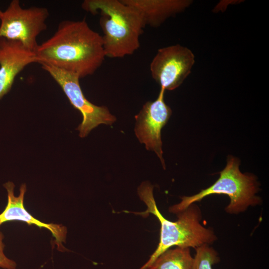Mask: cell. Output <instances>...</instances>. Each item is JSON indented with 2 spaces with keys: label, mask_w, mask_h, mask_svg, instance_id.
<instances>
[{
  "label": "cell",
  "mask_w": 269,
  "mask_h": 269,
  "mask_svg": "<svg viewBox=\"0 0 269 269\" xmlns=\"http://www.w3.org/2000/svg\"><path fill=\"white\" fill-rule=\"evenodd\" d=\"M38 63H45L77 75H93L106 57L102 37L85 19L61 21L49 38L34 51Z\"/></svg>",
  "instance_id": "obj_1"
},
{
  "label": "cell",
  "mask_w": 269,
  "mask_h": 269,
  "mask_svg": "<svg viewBox=\"0 0 269 269\" xmlns=\"http://www.w3.org/2000/svg\"><path fill=\"white\" fill-rule=\"evenodd\" d=\"M153 189V186L147 181L141 183L137 189L138 195L147 209L144 212L134 213L142 216L152 214L160 224L158 245L147 262L139 269H148L158 257L172 247L195 249L204 244L210 245L217 240L214 232L201 224V212L195 203L177 214L176 221L165 218L157 208Z\"/></svg>",
  "instance_id": "obj_2"
},
{
  "label": "cell",
  "mask_w": 269,
  "mask_h": 269,
  "mask_svg": "<svg viewBox=\"0 0 269 269\" xmlns=\"http://www.w3.org/2000/svg\"><path fill=\"white\" fill-rule=\"evenodd\" d=\"M82 7L93 14L100 12L99 23L106 57L123 58L139 48V37L145 26L135 9L121 0H85Z\"/></svg>",
  "instance_id": "obj_3"
},
{
  "label": "cell",
  "mask_w": 269,
  "mask_h": 269,
  "mask_svg": "<svg viewBox=\"0 0 269 269\" xmlns=\"http://www.w3.org/2000/svg\"><path fill=\"white\" fill-rule=\"evenodd\" d=\"M240 163L238 158L229 156L225 167L220 172L219 177L212 185L195 195L183 196L179 203L169 207V211L177 214L190 205L214 194L229 196L230 202L225 211L231 214H238L250 206L261 204V199L256 195L259 190L257 178L252 174L242 173Z\"/></svg>",
  "instance_id": "obj_4"
},
{
  "label": "cell",
  "mask_w": 269,
  "mask_h": 269,
  "mask_svg": "<svg viewBox=\"0 0 269 269\" xmlns=\"http://www.w3.org/2000/svg\"><path fill=\"white\" fill-rule=\"evenodd\" d=\"M48 9L43 7H21L19 0H12L3 11L0 21V37L20 42L34 51L38 46L36 38L47 28Z\"/></svg>",
  "instance_id": "obj_5"
},
{
  "label": "cell",
  "mask_w": 269,
  "mask_h": 269,
  "mask_svg": "<svg viewBox=\"0 0 269 269\" xmlns=\"http://www.w3.org/2000/svg\"><path fill=\"white\" fill-rule=\"evenodd\" d=\"M40 64L60 86L73 107L81 113L83 120L77 129L81 137H85L100 124L111 125L116 121L107 107L96 106L86 99L77 75L45 63Z\"/></svg>",
  "instance_id": "obj_6"
},
{
  "label": "cell",
  "mask_w": 269,
  "mask_h": 269,
  "mask_svg": "<svg viewBox=\"0 0 269 269\" xmlns=\"http://www.w3.org/2000/svg\"><path fill=\"white\" fill-rule=\"evenodd\" d=\"M192 51L176 44L159 49L150 64L152 78L164 91L173 90L190 74L195 63Z\"/></svg>",
  "instance_id": "obj_7"
},
{
  "label": "cell",
  "mask_w": 269,
  "mask_h": 269,
  "mask_svg": "<svg viewBox=\"0 0 269 269\" xmlns=\"http://www.w3.org/2000/svg\"><path fill=\"white\" fill-rule=\"evenodd\" d=\"M164 92L160 89L155 100L148 101L143 105L135 116L134 132L139 142L144 143L147 150L155 152L165 169L161 131L169 119L172 110L165 103Z\"/></svg>",
  "instance_id": "obj_8"
},
{
  "label": "cell",
  "mask_w": 269,
  "mask_h": 269,
  "mask_svg": "<svg viewBox=\"0 0 269 269\" xmlns=\"http://www.w3.org/2000/svg\"><path fill=\"white\" fill-rule=\"evenodd\" d=\"M38 62L35 53L20 42L0 37V100L10 91L17 75Z\"/></svg>",
  "instance_id": "obj_9"
},
{
  "label": "cell",
  "mask_w": 269,
  "mask_h": 269,
  "mask_svg": "<svg viewBox=\"0 0 269 269\" xmlns=\"http://www.w3.org/2000/svg\"><path fill=\"white\" fill-rule=\"evenodd\" d=\"M3 186L7 192V203L3 211L0 214V226L8 221H20L29 225H35L39 228L47 229L52 234L58 249L62 250L64 248L62 243L65 242L66 238V227L60 224L43 223L27 212L23 205L24 196L26 191L25 184L21 185L18 196L14 195V184L12 182L4 183Z\"/></svg>",
  "instance_id": "obj_10"
},
{
  "label": "cell",
  "mask_w": 269,
  "mask_h": 269,
  "mask_svg": "<svg viewBox=\"0 0 269 269\" xmlns=\"http://www.w3.org/2000/svg\"><path fill=\"white\" fill-rule=\"evenodd\" d=\"M135 9L144 26H159L168 18L181 12L192 1L188 0H121Z\"/></svg>",
  "instance_id": "obj_11"
},
{
  "label": "cell",
  "mask_w": 269,
  "mask_h": 269,
  "mask_svg": "<svg viewBox=\"0 0 269 269\" xmlns=\"http://www.w3.org/2000/svg\"><path fill=\"white\" fill-rule=\"evenodd\" d=\"M189 248L176 247L161 254L148 269H193Z\"/></svg>",
  "instance_id": "obj_12"
},
{
  "label": "cell",
  "mask_w": 269,
  "mask_h": 269,
  "mask_svg": "<svg viewBox=\"0 0 269 269\" xmlns=\"http://www.w3.org/2000/svg\"><path fill=\"white\" fill-rule=\"evenodd\" d=\"M195 249L193 269H213L212 266L220 262L218 253L210 245L204 244Z\"/></svg>",
  "instance_id": "obj_13"
},
{
  "label": "cell",
  "mask_w": 269,
  "mask_h": 269,
  "mask_svg": "<svg viewBox=\"0 0 269 269\" xmlns=\"http://www.w3.org/2000/svg\"><path fill=\"white\" fill-rule=\"evenodd\" d=\"M3 235L0 231V268L4 269H15V262L6 257L3 253L4 245L2 240Z\"/></svg>",
  "instance_id": "obj_14"
},
{
  "label": "cell",
  "mask_w": 269,
  "mask_h": 269,
  "mask_svg": "<svg viewBox=\"0 0 269 269\" xmlns=\"http://www.w3.org/2000/svg\"><path fill=\"white\" fill-rule=\"evenodd\" d=\"M2 12H3V11H2V10L0 9V21L1 17V16H2Z\"/></svg>",
  "instance_id": "obj_15"
}]
</instances>
